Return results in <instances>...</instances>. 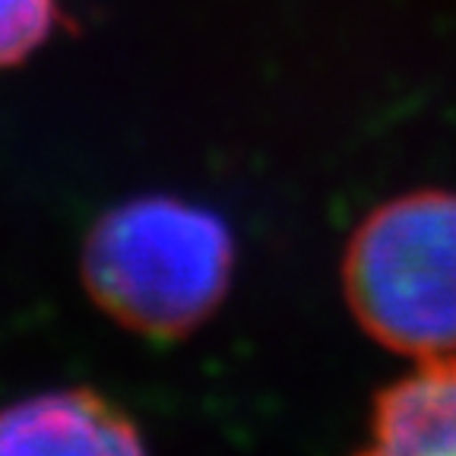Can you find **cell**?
Segmentation results:
<instances>
[{
	"label": "cell",
	"instance_id": "6da1fadb",
	"mask_svg": "<svg viewBox=\"0 0 456 456\" xmlns=\"http://www.w3.org/2000/svg\"><path fill=\"white\" fill-rule=\"evenodd\" d=\"M235 241L213 209L178 197H136L105 209L83 238L86 295L118 327L152 342L197 333L222 307Z\"/></svg>",
	"mask_w": 456,
	"mask_h": 456
},
{
	"label": "cell",
	"instance_id": "7a4b0ae2",
	"mask_svg": "<svg viewBox=\"0 0 456 456\" xmlns=\"http://www.w3.org/2000/svg\"><path fill=\"white\" fill-rule=\"evenodd\" d=\"M342 292L384 349L456 355V191L421 187L370 209L342 254Z\"/></svg>",
	"mask_w": 456,
	"mask_h": 456
},
{
	"label": "cell",
	"instance_id": "3957f363",
	"mask_svg": "<svg viewBox=\"0 0 456 456\" xmlns=\"http://www.w3.org/2000/svg\"><path fill=\"white\" fill-rule=\"evenodd\" d=\"M130 412L93 387H67L0 409V453H140Z\"/></svg>",
	"mask_w": 456,
	"mask_h": 456
},
{
	"label": "cell",
	"instance_id": "277c9868",
	"mask_svg": "<svg viewBox=\"0 0 456 456\" xmlns=\"http://www.w3.org/2000/svg\"><path fill=\"white\" fill-rule=\"evenodd\" d=\"M368 453L456 456V355L419 358L374 396Z\"/></svg>",
	"mask_w": 456,
	"mask_h": 456
},
{
	"label": "cell",
	"instance_id": "5b68a950",
	"mask_svg": "<svg viewBox=\"0 0 456 456\" xmlns=\"http://www.w3.org/2000/svg\"><path fill=\"white\" fill-rule=\"evenodd\" d=\"M61 22L57 0H0V70L26 64Z\"/></svg>",
	"mask_w": 456,
	"mask_h": 456
}]
</instances>
